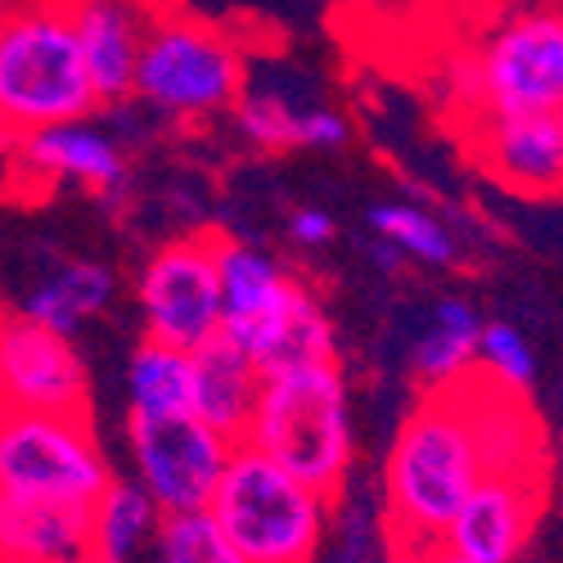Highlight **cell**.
Listing matches in <instances>:
<instances>
[{
  "instance_id": "cell-1",
  "label": "cell",
  "mask_w": 563,
  "mask_h": 563,
  "mask_svg": "<svg viewBox=\"0 0 563 563\" xmlns=\"http://www.w3.org/2000/svg\"><path fill=\"white\" fill-rule=\"evenodd\" d=\"M483 460L468 429L460 388L424 393L401 419L397 442L384 464V523L397 563L442 541L464 496L478 487Z\"/></svg>"
},
{
  "instance_id": "cell-2",
  "label": "cell",
  "mask_w": 563,
  "mask_h": 563,
  "mask_svg": "<svg viewBox=\"0 0 563 563\" xmlns=\"http://www.w3.org/2000/svg\"><path fill=\"white\" fill-rule=\"evenodd\" d=\"M307 492L334 500L352 474V401L339 361L266 374L240 438Z\"/></svg>"
},
{
  "instance_id": "cell-3",
  "label": "cell",
  "mask_w": 563,
  "mask_h": 563,
  "mask_svg": "<svg viewBox=\"0 0 563 563\" xmlns=\"http://www.w3.org/2000/svg\"><path fill=\"white\" fill-rule=\"evenodd\" d=\"M100 109L90 90L64 0H36L0 14V118L10 135L86 122Z\"/></svg>"
},
{
  "instance_id": "cell-4",
  "label": "cell",
  "mask_w": 563,
  "mask_h": 563,
  "mask_svg": "<svg viewBox=\"0 0 563 563\" xmlns=\"http://www.w3.org/2000/svg\"><path fill=\"white\" fill-rule=\"evenodd\" d=\"M451 86L478 118L563 113V10L559 0L509 10L468 55L455 59Z\"/></svg>"
},
{
  "instance_id": "cell-5",
  "label": "cell",
  "mask_w": 563,
  "mask_h": 563,
  "mask_svg": "<svg viewBox=\"0 0 563 563\" xmlns=\"http://www.w3.org/2000/svg\"><path fill=\"white\" fill-rule=\"evenodd\" d=\"M208 514L244 563H316L334 500L307 492L266 455L234 442Z\"/></svg>"
},
{
  "instance_id": "cell-6",
  "label": "cell",
  "mask_w": 563,
  "mask_h": 563,
  "mask_svg": "<svg viewBox=\"0 0 563 563\" xmlns=\"http://www.w3.org/2000/svg\"><path fill=\"white\" fill-rule=\"evenodd\" d=\"M244 86L249 59L240 41H230L221 27L180 10L150 14L131 77L135 100H145L172 122H208L234 109Z\"/></svg>"
},
{
  "instance_id": "cell-7",
  "label": "cell",
  "mask_w": 563,
  "mask_h": 563,
  "mask_svg": "<svg viewBox=\"0 0 563 563\" xmlns=\"http://www.w3.org/2000/svg\"><path fill=\"white\" fill-rule=\"evenodd\" d=\"M113 483L86 415L0 406V500L90 509Z\"/></svg>"
},
{
  "instance_id": "cell-8",
  "label": "cell",
  "mask_w": 563,
  "mask_h": 563,
  "mask_svg": "<svg viewBox=\"0 0 563 563\" xmlns=\"http://www.w3.org/2000/svg\"><path fill=\"white\" fill-rule=\"evenodd\" d=\"M126 451L135 464V487L167 514H203L234 451L230 438L212 433L195 415H131L126 410Z\"/></svg>"
},
{
  "instance_id": "cell-9",
  "label": "cell",
  "mask_w": 563,
  "mask_h": 563,
  "mask_svg": "<svg viewBox=\"0 0 563 563\" xmlns=\"http://www.w3.org/2000/svg\"><path fill=\"white\" fill-rule=\"evenodd\" d=\"M217 240L221 234H185V240H172L145 257L135 275L145 339L195 352L221 334Z\"/></svg>"
},
{
  "instance_id": "cell-10",
  "label": "cell",
  "mask_w": 563,
  "mask_h": 563,
  "mask_svg": "<svg viewBox=\"0 0 563 563\" xmlns=\"http://www.w3.org/2000/svg\"><path fill=\"white\" fill-rule=\"evenodd\" d=\"M0 406L86 415V365L73 339L19 316H0Z\"/></svg>"
},
{
  "instance_id": "cell-11",
  "label": "cell",
  "mask_w": 563,
  "mask_h": 563,
  "mask_svg": "<svg viewBox=\"0 0 563 563\" xmlns=\"http://www.w3.org/2000/svg\"><path fill=\"white\" fill-rule=\"evenodd\" d=\"M545 509V478L537 474H483L464 496L442 541L468 563H519Z\"/></svg>"
},
{
  "instance_id": "cell-12",
  "label": "cell",
  "mask_w": 563,
  "mask_h": 563,
  "mask_svg": "<svg viewBox=\"0 0 563 563\" xmlns=\"http://www.w3.org/2000/svg\"><path fill=\"white\" fill-rule=\"evenodd\" d=\"M468 145L487 176L528 199H554L563 190V113L478 118Z\"/></svg>"
},
{
  "instance_id": "cell-13",
  "label": "cell",
  "mask_w": 563,
  "mask_h": 563,
  "mask_svg": "<svg viewBox=\"0 0 563 563\" xmlns=\"http://www.w3.org/2000/svg\"><path fill=\"white\" fill-rule=\"evenodd\" d=\"M77 51L100 104L131 100V77L140 59V41L150 27L145 0H64Z\"/></svg>"
},
{
  "instance_id": "cell-14",
  "label": "cell",
  "mask_w": 563,
  "mask_h": 563,
  "mask_svg": "<svg viewBox=\"0 0 563 563\" xmlns=\"http://www.w3.org/2000/svg\"><path fill=\"white\" fill-rule=\"evenodd\" d=\"M478 442L483 474H537L545 478V429L523 393H505L483 374L455 384Z\"/></svg>"
},
{
  "instance_id": "cell-15",
  "label": "cell",
  "mask_w": 563,
  "mask_h": 563,
  "mask_svg": "<svg viewBox=\"0 0 563 563\" xmlns=\"http://www.w3.org/2000/svg\"><path fill=\"white\" fill-rule=\"evenodd\" d=\"M240 347L257 374H285V369H302V365H334L339 361V343H334V324L324 316V302L316 298V289L298 275L289 294L279 298L257 324L240 339H230Z\"/></svg>"
},
{
  "instance_id": "cell-16",
  "label": "cell",
  "mask_w": 563,
  "mask_h": 563,
  "mask_svg": "<svg viewBox=\"0 0 563 563\" xmlns=\"http://www.w3.org/2000/svg\"><path fill=\"white\" fill-rule=\"evenodd\" d=\"M14 150H19V158H14L19 172L41 185H81L90 195H113L126 180L122 145L109 131L90 126V118L19 135Z\"/></svg>"
},
{
  "instance_id": "cell-17",
  "label": "cell",
  "mask_w": 563,
  "mask_h": 563,
  "mask_svg": "<svg viewBox=\"0 0 563 563\" xmlns=\"http://www.w3.org/2000/svg\"><path fill=\"white\" fill-rule=\"evenodd\" d=\"M262 388L257 365L234 347L225 334L208 339L190 352V415L212 433L240 442Z\"/></svg>"
},
{
  "instance_id": "cell-18",
  "label": "cell",
  "mask_w": 563,
  "mask_h": 563,
  "mask_svg": "<svg viewBox=\"0 0 563 563\" xmlns=\"http://www.w3.org/2000/svg\"><path fill=\"white\" fill-rule=\"evenodd\" d=\"M5 563H90V509L0 500Z\"/></svg>"
},
{
  "instance_id": "cell-19",
  "label": "cell",
  "mask_w": 563,
  "mask_h": 563,
  "mask_svg": "<svg viewBox=\"0 0 563 563\" xmlns=\"http://www.w3.org/2000/svg\"><path fill=\"white\" fill-rule=\"evenodd\" d=\"M294 271L279 266L271 253L240 244V240H217V294H221V334L240 339L249 324H257L279 298L289 294Z\"/></svg>"
},
{
  "instance_id": "cell-20",
  "label": "cell",
  "mask_w": 563,
  "mask_h": 563,
  "mask_svg": "<svg viewBox=\"0 0 563 563\" xmlns=\"http://www.w3.org/2000/svg\"><path fill=\"white\" fill-rule=\"evenodd\" d=\"M113 289H118V279H113L109 266L68 262L64 271H55L51 279H41V285L27 294L23 316L45 324V330L64 334V339H73L86 320H96L113 302Z\"/></svg>"
},
{
  "instance_id": "cell-21",
  "label": "cell",
  "mask_w": 563,
  "mask_h": 563,
  "mask_svg": "<svg viewBox=\"0 0 563 563\" xmlns=\"http://www.w3.org/2000/svg\"><path fill=\"white\" fill-rule=\"evenodd\" d=\"M478 330L483 316L474 311V302L464 298H442L433 307L429 330L415 343V374L429 393L451 388L460 379L474 374V352H478Z\"/></svg>"
},
{
  "instance_id": "cell-22",
  "label": "cell",
  "mask_w": 563,
  "mask_h": 563,
  "mask_svg": "<svg viewBox=\"0 0 563 563\" xmlns=\"http://www.w3.org/2000/svg\"><path fill=\"white\" fill-rule=\"evenodd\" d=\"M158 509L135 483H109L90 505V563H131L154 541Z\"/></svg>"
},
{
  "instance_id": "cell-23",
  "label": "cell",
  "mask_w": 563,
  "mask_h": 563,
  "mask_svg": "<svg viewBox=\"0 0 563 563\" xmlns=\"http://www.w3.org/2000/svg\"><path fill=\"white\" fill-rule=\"evenodd\" d=\"M131 415H190V352L145 339L126 361Z\"/></svg>"
},
{
  "instance_id": "cell-24",
  "label": "cell",
  "mask_w": 563,
  "mask_h": 563,
  "mask_svg": "<svg viewBox=\"0 0 563 563\" xmlns=\"http://www.w3.org/2000/svg\"><path fill=\"white\" fill-rule=\"evenodd\" d=\"M369 230H374V240L393 244L401 257L429 262V266H451V262H455L451 230H446L433 212H424V208L379 203V208H369Z\"/></svg>"
},
{
  "instance_id": "cell-25",
  "label": "cell",
  "mask_w": 563,
  "mask_h": 563,
  "mask_svg": "<svg viewBox=\"0 0 563 563\" xmlns=\"http://www.w3.org/2000/svg\"><path fill=\"white\" fill-rule=\"evenodd\" d=\"M302 109L298 100H289L285 90H253L244 86V96L234 100V126L249 145L266 150V154H285V150H302Z\"/></svg>"
},
{
  "instance_id": "cell-26",
  "label": "cell",
  "mask_w": 563,
  "mask_h": 563,
  "mask_svg": "<svg viewBox=\"0 0 563 563\" xmlns=\"http://www.w3.org/2000/svg\"><path fill=\"white\" fill-rule=\"evenodd\" d=\"M474 374H483L487 384L505 388V393H532L537 384V356L523 339L519 324L509 320H483L478 330V352H474Z\"/></svg>"
},
{
  "instance_id": "cell-27",
  "label": "cell",
  "mask_w": 563,
  "mask_h": 563,
  "mask_svg": "<svg viewBox=\"0 0 563 563\" xmlns=\"http://www.w3.org/2000/svg\"><path fill=\"white\" fill-rule=\"evenodd\" d=\"M150 545H154L158 563H244V554L221 537L208 509L203 514H167V519H158Z\"/></svg>"
},
{
  "instance_id": "cell-28",
  "label": "cell",
  "mask_w": 563,
  "mask_h": 563,
  "mask_svg": "<svg viewBox=\"0 0 563 563\" xmlns=\"http://www.w3.org/2000/svg\"><path fill=\"white\" fill-rule=\"evenodd\" d=\"M352 122L330 104H307L302 109V150H339L347 145Z\"/></svg>"
},
{
  "instance_id": "cell-29",
  "label": "cell",
  "mask_w": 563,
  "mask_h": 563,
  "mask_svg": "<svg viewBox=\"0 0 563 563\" xmlns=\"http://www.w3.org/2000/svg\"><path fill=\"white\" fill-rule=\"evenodd\" d=\"M289 240L302 244V249H324L334 240V217L324 208H298L289 217Z\"/></svg>"
},
{
  "instance_id": "cell-30",
  "label": "cell",
  "mask_w": 563,
  "mask_h": 563,
  "mask_svg": "<svg viewBox=\"0 0 563 563\" xmlns=\"http://www.w3.org/2000/svg\"><path fill=\"white\" fill-rule=\"evenodd\" d=\"M468 10L478 14H509V10H523V5H537V0H464Z\"/></svg>"
},
{
  "instance_id": "cell-31",
  "label": "cell",
  "mask_w": 563,
  "mask_h": 563,
  "mask_svg": "<svg viewBox=\"0 0 563 563\" xmlns=\"http://www.w3.org/2000/svg\"><path fill=\"white\" fill-rule=\"evenodd\" d=\"M406 563H468V559L451 554L446 545H429V550H419V554H415V559H406Z\"/></svg>"
},
{
  "instance_id": "cell-32",
  "label": "cell",
  "mask_w": 563,
  "mask_h": 563,
  "mask_svg": "<svg viewBox=\"0 0 563 563\" xmlns=\"http://www.w3.org/2000/svg\"><path fill=\"white\" fill-rule=\"evenodd\" d=\"M374 262H379L384 271H401V262H406V257H401V253H397L393 244H384V240H374Z\"/></svg>"
},
{
  "instance_id": "cell-33",
  "label": "cell",
  "mask_w": 563,
  "mask_h": 563,
  "mask_svg": "<svg viewBox=\"0 0 563 563\" xmlns=\"http://www.w3.org/2000/svg\"><path fill=\"white\" fill-rule=\"evenodd\" d=\"M14 145V135H10V126H5V118H0V154H5Z\"/></svg>"
}]
</instances>
